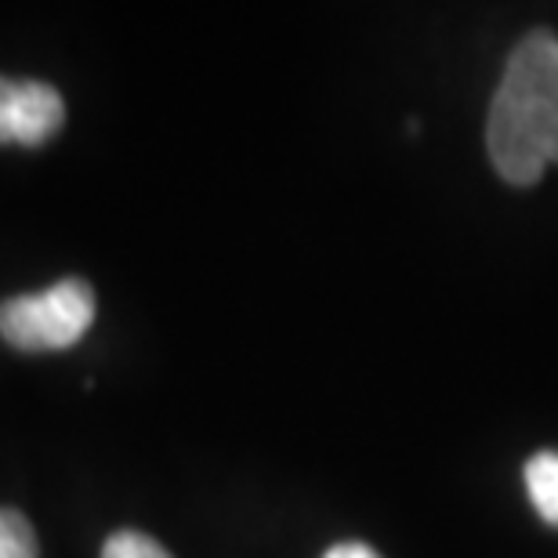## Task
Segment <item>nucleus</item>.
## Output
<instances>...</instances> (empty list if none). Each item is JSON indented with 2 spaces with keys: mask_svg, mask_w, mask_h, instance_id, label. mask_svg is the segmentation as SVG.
<instances>
[{
  "mask_svg": "<svg viewBox=\"0 0 558 558\" xmlns=\"http://www.w3.org/2000/svg\"><path fill=\"white\" fill-rule=\"evenodd\" d=\"M102 558H174V555L167 551L160 541H153L149 533L120 530V533H113V537L106 541Z\"/></svg>",
  "mask_w": 558,
  "mask_h": 558,
  "instance_id": "423d86ee",
  "label": "nucleus"
},
{
  "mask_svg": "<svg viewBox=\"0 0 558 558\" xmlns=\"http://www.w3.org/2000/svg\"><path fill=\"white\" fill-rule=\"evenodd\" d=\"M489 163L511 185H533L558 163V37H522L500 76L486 120Z\"/></svg>",
  "mask_w": 558,
  "mask_h": 558,
  "instance_id": "f257e3e1",
  "label": "nucleus"
},
{
  "mask_svg": "<svg viewBox=\"0 0 558 558\" xmlns=\"http://www.w3.org/2000/svg\"><path fill=\"white\" fill-rule=\"evenodd\" d=\"M95 323V290L84 279H59L44 294L8 298L0 305V338L19 352L70 349Z\"/></svg>",
  "mask_w": 558,
  "mask_h": 558,
  "instance_id": "f03ea898",
  "label": "nucleus"
},
{
  "mask_svg": "<svg viewBox=\"0 0 558 558\" xmlns=\"http://www.w3.org/2000/svg\"><path fill=\"white\" fill-rule=\"evenodd\" d=\"M65 124V102L44 81L0 76V145H44Z\"/></svg>",
  "mask_w": 558,
  "mask_h": 558,
  "instance_id": "7ed1b4c3",
  "label": "nucleus"
},
{
  "mask_svg": "<svg viewBox=\"0 0 558 558\" xmlns=\"http://www.w3.org/2000/svg\"><path fill=\"white\" fill-rule=\"evenodd\" d=\"M0 558H37V533L15 508H0Z\"/></svg>",
  "mask_w": 558,
  "mask_h": 558,
  "instance_id": "39448f33",
  "label": "nucleus"
},
{
  "mask_svg": "<svg viewBox=\"0 0 558 558\" xmlns=\"http://www.w3.org/2000/svg\"><path fill=\"white\" fill-rule=\"evenodd\" d=\"M323 558H381L371 544H360V541H349V544H333V548L323 555Z\"/></svg>",
  "mask_w": 558,
  "mask_h": 558,
  "instance_id": "0eeeda50",
  "label": "nucleus"
},
{
  "mask_svg": "<svg viewBox=\"0 0 558 558\" xmlns=\"http://www.w3.org/2000/svg\"><path fill=\"white\" fill-rule=\"evenodd\" d=\"M526 489H530V500H533V508H537V515L548 522V526H558V453L555 450H541L530 457Z\"/></svg>",
  "mask_w": 558,
  "mask_h": 558,
  "instance_id": "20e7f679",
  "label": "nucleus"
}]
</instances>
